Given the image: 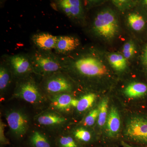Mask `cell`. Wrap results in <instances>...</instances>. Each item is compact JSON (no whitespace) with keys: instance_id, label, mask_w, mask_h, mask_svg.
Listing matches in <instances>:
<instances>
[{"instance_id":"cell-31","label":"cell","mask_w":147,"mask_h":147,"mask_svg":"<svg viewBox=\"0 0 147 147\" xmlns=\"http://www.w3.org/2000/svg\"><path fill=\"white\" fill-rule=\"evenodd\" d=\"M121 144L123 147H134L130 146V145H129L127 143H125L124 142H122Z\"/></svg>"},{"instance_id":"cell-14","label":"cell","mask_w":147,"mask_h":147,"mask_svg":"<svg viewBox=\"0 0 147 147\" xmlns=\"http://www.w3.org/2000/svg\"><path fill=\"white\" fill-rule=\"evenodd\" d=\"M123 93L130 98H142L147 97V83L134 81L129 83L124 88Z\"/></svg>"},{"instance_id":"cell-23","label":"cell","mask_w":147,"mask_h":147,"mask_svg":"<svg viewBox=\"0 0 147 147\" xmlns=\"http://www.w3.org/2000/svg\"><path fill=\"white\" fill-rule=\"evenodd\" d=\"M30 141L34 147H50V142L47 138L38 131L34 132L31 137Z\"/></svg>"},{"instance_id":"cell-27","label":"cell","mask_w":147,"mask_h":147,"mask_svg":"<svg viewBox=\"0 0 147 147\" xmlns=\"http://www.w3.org/2000/svg\"><path fill=\"white\" fill-rule=\"evenodd\" d=\"M59 143L61 147H77V145L73 138L69 136L61 137Z\"/></svg>"},{"instance_id":"cell-17","label":"cell","mask_w":147,"mask_h":147,"mask_svg":"<svg viewBox=\"0 0 147 147\" xmlns=\"http://www.w3.org/2000/svg\"><path fill=\"white\" fill-rule=\"evenodd\" d=\"M72 98L68 93L55 94L52 99V105L53 107L60 111L67 110L71 107Z\"/></svg>"},{"instance_id":"cell-6","label":"cell","mask_w":147,"mask_h":147,"mask_svg":"<svg viewBox=\"0 0 147 147\" xmlns=\"http://www.w3.org/2000/svg\"><path fill=\"white\" fill-rule=\"evenodd\" d=\"M60 10L76 24L85 26L87 23L84 2L79 0H60L57 1Z\"/></svg>"},{"instance_id":"cell-5","label":"cell","mask_w":147,"mask_h":147,"mask_svg":"<svg viewBox=\"0 0 147 147\" xmlns=\"http://www.w3.org/2000/svg\"><path fill=\"white\" fill-rule=\"evenodd\" d=\"M125 135L129 140L147 146V115L130 119L127 124Z\"/></svg>"},{"instance_id":"cell-28","label":"cell","mask_w":147,"mask_h":147,"mask_svg":"<svg viewBox=\"0 0 147 147\" xmlns=\"http://www.w3.org/2000/svg\"><path fill=\"white\" fill-rule=\"evenodd\" d=\"M5 125L1 121L0 123V141L2 144H7L8 143V141L5 136L4 134Z\"/></svg>"},{"instance_id":"cell-29","label":"cell","mask_w":147,"mask_h":147,"mask_svg":"<svg viewBox=\"0 0 147 147\" xmlns=\"http://www.w3.org/2000/svg\"><path fill=\"white\" fill-rule=\"evenodd\" d=\"M105 1H89V2H88V7L87 8H89L90 7H94L97 6L98 5H100L102 4L105 2Z\"/></svg>"},{"instance_id":"cell-10","label":"cell","mask_w":147,"mask_h":147,"mask_svg":"<svg viewBox=\"0 0 147 147\" xmlns=\"http://www.w3.org/2000/svg\"><path fill=\"white\" fill-rule=\"evenodd\" d=\"M6 120L11 131L19 137L25 134L28 126V120L25 114L18 110H14L7 115Z\"/></svg>"},{"instance_id":"cell-2","label":"cell","mask_w":147,"mask_h":147,"mask_svg":"<svg viewBox=\"0 0 147 147\" xmlns=\"http://www.w3.org/2000/svg\"><path fill=\"white\" fill-rule=\"evenodd\" d=\"M120 14L115 7L109 6L98 9L89 27L90 34L103 44H113L121 34Z\"/></svg>"},{"instance_id":"cell-24","label":"cell","mask_w":147,"mask_h":147,"mask_svg":"<svg viewBox=\"0 0 147 147\" xmlns=\"http://www.w3.org/2000/svg\"><path fill=\"white\" fill-rule=\"evenodd\" d=\"M143 72L147 76V40L141 47L138 60Z\"/></svg>"},{"instance_id":"cell-9","label":"cell","mask_w":147,"mask_h":147,"mask_svg":"<svg viewBox=\"0 0 147 147\" xmlns=\"http://www.w3.org/2000/svg\"><path fill=\"white\" fill-rule=\"evenodd\" d=\"M59 71L50 75L44 84L45 90L54 94L68 93L72 91L73 85L69 79Z\"/></svg>"},{"instance_id":"cell-3","label":"cell","mask_w":147,"mask_h":147,"mask_svg":"<svg viewBox=\"0 0 147 147\" xmlns=\"http://www.w3.org/2000/svg\"><path fill=\"white\" fill-rule=\"evenodd\" d=\"M30 57L35 73L47 76L63 71L60 56L52 51L36 50Z\"/></svg>"},{"instance_id":"cell-18","label":"cell","mask_w":147,"mask_h":147,"mask_svg":"<svg viewBox=\"0 0 147 147\" xmlns=\"http://www.w3.org/2000/svg\"><path fill=\"white\" fill-rule=\"evenodd\" d=\"M66 120L65 118L57 114L47 113L39 116L37 120L42 125H53L63 123Z\"/></svg>"},{"instance_id":"cell-19","label":"cell","mask_w":147,"mask_h":147,"mask_svg":"<svg viewBox=\"0 0 147 147\" xmlns=\"http://www.w3.org/2000/svg\"><path fill=\"white\" fill-rule=\"evenodd\" d=\"M114 7L120 13H125L137 6L139 1L136 0H113L111 1Z\"/></svg>"},{"instance_id":"cell-32","label":"cell","mask_w":147,"mask_h":147,"mask_svg":"<svg viewBox=\"0 0 147 147\" xmlns=\"http://www.w3.org/2000/svg\"><path fill=\"white\" fill-rule=\"evenodd\" d=\"M147 40H146V41H147Z\"/></svg>"},{"instance_id":"cell-30","label":"cell","mask_w":147,"mask_h":147,"mask_svg":"<svg viewBox=\"0 0 147 147\" xmlns=\"http://www.w3.org/2000/svg\"><path fill=\"white\" fill-rule=\"evenodd\" d=\"M79 102V100L76 98H72L71 102V106L76 108Z\"/></svg>"},{"instance_id":"cell-12","label":"cell","mask_w":147,"mask_h":147,"mask_svg":"<svg viewBox=\"0 0 147 147\" xmlns=\"http://www.w3.org/2000/svg\"><path fill=\"white\" fill-rule=\"evenodd\" d=\"M105 53L108 63L115 73L123 74L129 69L131 64L124 57L120 51L106 50Z\"/></svg>"},{"instance_id":"cell-7","label":"cell","mask_w":147,"mask_h":147,"mask_svg":"<svg viewBox=\"0 0 147 147\" xmlns=\"http://www.w3.org/2000/svg\"><path fill=\"white\" fill-rule=\"evenodd\" d=\"M14 96L31 103H37L42 99L38 86L31 78L23 79L18 84Z\"/></svg>"},{"instance_id":"cell-21","label":"cell","mask_w":147,"mask_h":147,"mask_svg":"<svg viewBox=\"0 0 147 147\" xmlns=\"http://www.w3.org/2000/svg\"><path fill=\"white\" fill-rule=\"evenodd\" d=\"M97 97L96 94L90 92L84 95L80 99L76 109L79 112H82L89 109L92 105Z\"/></svg>"},{"instance_id":"cell-13","label":"cell","mask_w":147,"mask_h":147,"mask_svg":"<svg viewBox=\"0 0 147 147\" xmlns=\"http://www.w3.org/2000/svg\"><path fill=\"white\" fill-rule=\"evenodd\" d=\"M57 36L48 33L41 32L32 36V40L38 50L44 51H52L55 50Z\"/></svg>"},{"instance_id":"cell-22","label":"cell","mask_w":147,"mask_h":147,"mask_svg":"<svg viewBox=\"0 0 147 147\" xmlns=\"http://www.w3.org/2000/svg\"><path fill=\"white\" fill-rule=\"evenodd\" d=\"M108 103L109 99L108 98H104L100 102L98 107L99 114L98 118V126L100 127L104 126L107 121L108 116Z\"/></svg>"},{"instance_id":"cell-4","label":"cell","mask_w":147,"mask_h":147,"mask_svg":"<svg viewBox=\"0 0 147 147\" xmlns=\"http://www.w3.org/2000/svg\"><path fill=\"white\" fill-rule=\"evenodd\" d=\"M123 21L126 28L133 38L139 41L142 37H147V12L138 5L133 9L124 13Z\"/></svg>"},{"instance_id":"cell-20","label":"cell","mask_w":147,"mask_h":147,"mask_svg":"<svg viewBox=\"0 0 147 147\" xmlns=\"http://www.w3.org/2000/svg\"><path fill=\"white\" fill-rule=\"evenodd\" d=\"M11 74L10 69L5 61L1 62L0 66V90L1 91L5 90L10 84Z\"/></svg>"},{"instance_id":"cell-8","label":"cell","mask_w":147,"mask_h":147,"mask_svg":"<svg viewBox=\"0 0 147 147\" xmlns=\"http://www.w3.org/2000/svg\"><path fill=\"white\" fill-rule=\"evenodd\" d=\"M4 58L11 74L15 76H26L34 72L30 56L18 54L5 56Z\"/></svg>"},{"instance_id":"cell-25","label":"cell","mask_w":147,"mask_h":147,"mask_svg":"<svg viewBox=\"0 0 147 147\" xmlns=\"http://www.w3.org/2000/svg\"><path fill=\"white\" fill-rule=\"evenodd\" d=\"M99 110L98 108L92 110L86 116L84 120V124L86 126H90L94 124L96 119L98 118Z\"/></svg>"},{"instance_id":"cell-15","label":"cell","mask_w":147,"mask_h":147,"mask_svg":"<svg viewBox=\"0 0 147 147\" xmlns=\"http://www.w3.org/2000/svg\"><path fill=\"white\" fill-rule=\"evenodd\" d=\"M138 41L132 38L124 42L120 52L124 57L131 64L136 59L138 60L140 54L141 47H139Z\"/></svg>"},{"instance_id":"cell-26","label":"cell","mask_w":147,"mask_h":147,"mask_svg":"<svg viewBox=\"0 0 147 147\" xmlns=\"http://www.w3.org/2000/svg\"><path fill=\"white\" fill-rule=\"evenodd\" d=\"M74 136L76 139L84 142H88L91 139L89 131L84 128H79L74 132Z\"/></svg>"},{"instance_id":"cell-1","label":"cell","mask_w":147,"mask_h":147,"mask_svg":"<svg viewBox=\"0 0 147 147\" xmlns=\"http://www.w3.org/2000/svg\"><path fill=\"white\" fill-rule=\"evenodd\" d=\"M105 52L96 45H87L60 56L63 71L90 82H108L115 72L108 63Z\"/></svg>"},{"instance_id":"cell-11","label":"cell","mask_w":147,"mask_h":147,"mask_svg":"<svg viewBox=\"0 0 147 147\" xmlns=\"http://www.w3.org/2000/svg\"><path fill=\"white\" fill-rule=\"evenodd\" d=\"M81 47V42L77 37L73 36H57L55 47V52L57 55L66 56Z\"/></svg>"},{"instance_id":"cell-16","label":"cell","mask_w":147,"mask_h":147,"mask_svg":"<svg viewBox=\"0 0 147 147\" xmlns=\"http://www.w3.org/2000/svg\"><path fill=\"white\" fill-rule=\"evenodd\" d=\"M107 129L109 137H115L118 133L121 126V120L119 111L115 106H112L107 120Z\"/></svg>"}]
</instances>
